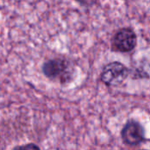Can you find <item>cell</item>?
Listing matches in <instances>:
<instances>
[{
	"mask_svg": "<svg viewBox=\"0 0 150 150\" xmlns=\"http://www.w3.org/2000/svg\"><path fill=\"white\" fill-rule=\"evenodd\" d=\"M129 69L120 62H112L106 64L100 74L101 82L109 87H117L122 84L129 76Z\"/></svg>",
	"mask_w": 150,
	"mask_h": 150,
	"instance_id": "cell-2",
	"label": "cell"
},
{
	"mask_svg": "<svg viewBox=\"0 0 150 150\" xmlns=\"http://www.w3.org/2000/svg\"><path fill=\"white\" fill-rule=\"evenodd\" d=\"M120 136L124 144L131 147L139 146L146 141L145 128L134 119L127 120L120 131Z\"/></svg>",
	"mask_w": 150,
	"mask_h": 150,
	"instance_id": "cell-3",
	"label": "cell"
},
{
	"mask_svg": "<svg viewBox=\"0 0 150 150\" xmlns=\"http://www.w3.org/2000/svg\"><path fill=\"white\" fill-rule=\"evenodd\" d=\"M79 4H83V5H86V6H88V5H91V4H93L95 2H96V0H76Z\"/></svg>",
	"mask_w": 150,
	"mask_h": 150,
	"instance_id": "cell-6",
	"label": "cell"
},
{
	"mask_svg": "<svg viewBox=\"0 0 150 150\" xmlns=\"http://www.w3.org/2000/svg\"><path fill=\"white\" fill-rule=\"evenodd\" d=\"M140 150H149V149H140Z\"/></svg>",
	"mask_w": 150,
	"mask_h": 150,
	"instance_id": "cell-7",
	"label": "cell"
},
{
	"mask_svg": "<svg viewBox=\"0 0 150 150\" xmlns=\"http://www.w3.org/2000/svg\"><path fill=\"white\" fill-rule=\"evenodd\" d=\"M42 72L49 80L65 85L73 80L75 68L67 59L54 58L44 62L42 65Z\"/></svg>",
	"mask_w": 150,
	"mask_h": 150,
	"instance_id": "cell-1",
	"label": "cell"
},
{
	"mask_svg": "<svg viewBox=\"0 0 150 150\" xmlns=\"http://www.w3.org/2000/svg\"><path fill=\"white\" fill-rule=\"evenodd\" d=\"M12 150H40V149L34 143H27L15 147Z\"/></svg>",
	"mask_w": 150,
	"mask_h": 150,
	"instance_id": "cell-5",
	"label": "cell"
},
{
	"mask_svg": "<svg viewBox=\"0 0 150 150\" xmlns=\"http://www.w3.org/2000/svg\"><path fill=\"white\" fill-rule=\"evenodd\" d=\"M136 44L137 37L131 28H122L119 30L112 40V50L120 53H128L134 50Z\"/></svg>",
	"mask_w": 150,
	"mask_h": 150,
	"instance_id": "cell-4",
	"label": "cell"
}]
</instances>
